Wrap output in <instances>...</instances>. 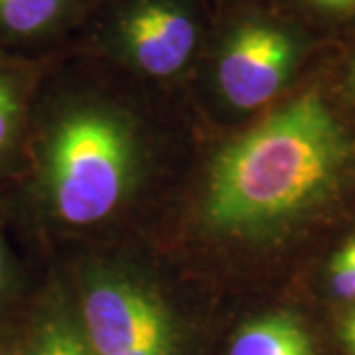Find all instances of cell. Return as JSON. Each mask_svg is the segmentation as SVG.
<instances>
[{
	"label": "cell",
	"mask_w": 355,
	"mask_h": 355,
	"mask_svg": "<svg viewBox=\"0 0 355 355\" xmlns=\"http://www.w3.org/2000/svg\"><path fill=\"white\" fill-rule=\"evenodd\" d=\"M76 0H0V32L30 38L50 32L73 10Z\"/></svg>",
	"instance_id": "obj_7"
},
{
	"label": "cell",
	"mask_w": 355,
	"mask_h": 355,
	"mask_svg": "<svg viewBox=\"0 0 355 355\" xmlns=\"http://www.w3.org/2000/svg\"><path fill=\"white\" fill-rule=\"evenodd\" d=\"M334 292L343 300H355V237L334 254L330 263Z\"/></svg>",
	"instance_id": "obj_9"
},
{
	"label": "cell",
	"mask_w": 355,
	"mask_h": 355,
	"mask_svg": "<svg viewBox=\"0 0 355 355\" xmlns=\"http://www.w3.org/2000/svg\"><path fill=\"white\" fill-rule=\"evenodd\" d=\"M229 355H314L312 338L292 314L251 320L235 334Z\"/></svg>",
	"instance_id": "obj_6"
},
{
	"label": "cell",
	"mask_w": 355,
	"mask_h": 355,
	"mask_svg": "<svg viewBox=\"0 0 355 355\" xmlns=\"http://www.w3.org/2000/svg\"><path fill=\"white\" fill-rule=\"evenodd\" d=\"M343 87L349 93V97L355 101V50L349 55L347 64L343 67Z\"/></svg>",
	"instance_id": "obj_13"
},
{
	"label": "cell",
	"mask_w": 355,
	"mask_h": 355,
	"mask_svg": "<svg viewBox=\"0 0 355 355\" xmlns=\"http://www.w3.org/2000/svg\"><path fill=\"white\" fill-rule=\"evenodd\" d=\"M2 272H4V263H2V251H0V284H2Z\"/></svg>",
	"instance_id": "obj_14"
},
{
	"label": "cell",
	"mask_w": 355,
	"mask_h": 355,
	"mask_svg": "<svg viewBox=\"0 0 355 355\" xmlns=\"http://www.w3.org/2000/svg\"><path fill=\"white\" fill-rule=\"evenodd\" d=\"M30 355H95L89 345L83 324L76 322L65 312H51L42 320Z\"/></svg>",
	"instance_id": "obj_8"
},
{
	"label": "cell",
	"mask_w": 355,
	"mask_h": 355,
	"mask_svg": "<svg viewBox=\"0 0 355 355\" xmlns=\"http://www.w3.org/2000/svg\"><path fill=\"white\" fill-rule=\"evenodd\" d=\"M111 48L125 64L154 79L180 76L202 44L193 0H121L114 8Z\"/></svg>",
	"instance_id": "obj_5"
},
{
	"label": "cell",
	"mask_w": 355,
	"mask_h": 355,
	"mask_svg": "<svg viewBox=\"0 0 355 355\" xmlns=\"http://www.w3.org/2000/svg\"><path fill=\"white\" fill-rule=\"evenodd\" d=\"M0 355H2V354H0Z\"/></svg>",
	"instance_id": "obj_15"
},
{
	"label": "cell",
	"mask_w": 355,
	"mask_h": 355,
	"mask_svg": "<svg viewBox=\"0 0 355 355\" xmlns=\"http://www.w3.org/2000/svg\"><path fill=\"white\" fill-rule=\"evenodd\" d=\"M354 142L318 89H308L231 142L209 172L203 221L223 235L259 237L328 200Z\"/></svg>",
	"instance_id": "obj_1"
},
{
	"label": "cell",
	"mask_w": 355,
	"mask_h": 355,
	"mask_svg": "<svg viewBox=\"0 0 355 355\" xmlns=\"http://www.w3.org/2000/svg\"><path fill=\"white\" fill-rule=\"evenodd\" d=\"M81 318L95 355H180L176 322L164 300L128 275L91 277Z\"/></svg>",
	"instance_id": "obj_4"
},
{
	"label": "cell",
	"mask_w": 355,
	"mask_h": 355,
	"mask_svg": "<svg viewBox=\"0 0 355 355\" xmlns=\"http://www.w3.org/2000/svg\"><path fill=\"white\" fill-rule=\"evenodd\" d=\"M342 340L345 343V347L349 349V354L355 355V310L343 322Z\"/></svg>",
	"instance_id": "obj_12"
},
{
	"label": "cell",
	"mask_w": 355,
	"mask_h": 355,
	"mask_svg": "<svg viewBox=\"0 0 355 355\" xmlns=\"http://www.w3.org/2000/svg\"><path fill=\"white\" fill-rule=\"evenodd\" d=\"M304 53L296 30L263 12H241L214 53V85L237 111H253L288 85Z\"/></svg>",
	"instance_id": "obj_3"
},
{
	"label": "cell",
	"mask_w": 355,
	"mask_h": 355,
	"mask_svg": "<svg viewBox=\"0 0 355 355\" xmlns=\"http://www.w3.org/2000/svg\"><path fill=\"white\" fill-rule=\"evenodd\" d=\"M310 12L330 20H349L355 16V0H294Z\"/></svg>",
	"instance_id": "obj_11"
},
{
	"label": "cell",
	"mask_w": 355,
	"mask_h": 355,
	"mask_svg": "<svg viewBox=\"0 0 355 355\" xmlns=\"http://www.w3.org/2000/svg\"><path fill=\"white\" fill-rule=\"evenodd\" d=\"M132 176V140L119 116L79 109L60 123L50 148V190L62 219L91 225L113 214Z\"/></svg>",
	"instance_id": "obj_2"
},
{
	"label": "cell",
	"mask_w": 355,
	"mask_h": 355,
	"mask_svg": "<svg viewBox=\"0 0 355 355\" xmlns=\"http://www.w3.org/2000/svg\"><path fill=\"white\" fill-rule=\"evenodd\" d=\"M18 114V99L8 79L0 77V148L12 132L14 121Z\"/></svg>",
	"instance_id": "obj_10"
}]
</instances>
